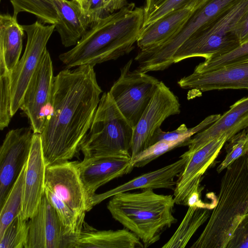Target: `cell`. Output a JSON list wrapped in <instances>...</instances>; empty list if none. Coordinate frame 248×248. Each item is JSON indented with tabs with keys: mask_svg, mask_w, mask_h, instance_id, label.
<instances>
[{
	"mask_svg": "<svg viewBox=\"0 0 248 248\" xmlns=\"http://www.w3.org/2000/svg\"></svg>",
	"mask_w": 248,
	"mask_h": 248,
	"instance_id": "f35d334b",
	"label": "cell"
},
{
	"mask_svg": "<svg viewBox=\"0 0 248 248\" xmlns=\"http://www.w3.org/2000/svg\"><path fill=\"white\" fill-rule=\"evenodd\" d=\"M143 21V8L128 3L89 28L59 59L70 69L115 60L134 49Z\"/></svg>",
	"mask_w": 248,
	"mask_h": 248,
	"instance_id": "7a4b0ae2",
	"label": "cell"
},
{
	"mask_svg": "<svg viewBox=\"0 0 248 248\" xmlns=\"http://www.w3.org/2000/svg\"><path fill=\"white\" fill-rule=\"evenodd\" d=\"M78 237L67 233L44 194L37 210L29 219L26 248H75Z\"/></svg>",
	"mask_w": 248,
	"mask_h": 248,
	"instance_id": "4fadbf2b",
	"label": "cell"
},
{
	"mask_svg": "<svg viewBox=\"0 0 248 248\" xmlns=\"http://www.w3.org/2000/svg\"><path fill=\"white\" fill-rule=\"evenodd\" d=\"M207 207L190 206L174 234L163 246V248H183L210 216Z\"/></svg>",
	"mask_w": 248,
	"mask_h": 248,
	"instance_id": "d4e9b609",
	"label": "cell"
},
{
	"mask_svg": "<svg viewBox=\"0 0 248 248\" xmlns=\"http://www.w3.org/2000/svg\"><path fill=\"white\" fill-rule=\"evenodd\" d=\"M29 233V220L20 214L10 223L0 237V248H26Z\"/></svg>",
	"mask_w": 248,
	"mask_h": 248,
	"instance_id": "f546056e",
	"label": "cell"
},
{
	"mask_svg": "<svg viewBox=\"0 0 248 248\" xmlns=\"http://www.w3.org/2000/svg\"><path fill=\"white\" fill-rule=\"evenodd\" d=\"M202 178L199 179L189 192L186 202V206L207 207L211 210L215 205L204 203L201 199L202 188L200 186Z\"/></svg>",
	"mask_w": 248,
	"mask_h": 248,
	"instance_id": "e575fe53",
	"label": "cell"
},
{
	"mask_svg": "<svg viewBox=\"0 0 248 248\" xmlns=\"http://www.w3.org/2000/svg\"><path fill=\"white\" fill-rule=\"evenodd\" d=\"M166 0H145L144 9V20L146 19L155 10Z\"/></svg>",
	"mask_w": 248,
	"mask_h": 248,
	"instance_id": "74e56055",
	"label": "cell"
},
{
	"mask_svg": "<svg viewBox=\"0 0 248 248\" xmlns=\"http://www.w3.org/2000/svg\"><path fill=\"white\" fill-rule=\"evenodd\" d=\"M13 16L21 12L34 15L44 24L54 25L62 44L75 46L89 29L87 20L72 0H10Z\"/></svg>",
	"mask_w": 248,
	"mask_h": 248,
	"instance_id": "52a82bcc",
	"label": "cell"
},
{
	"mask_svg": "<svg viewBox=\"0 0 248 248\" xmlns=\"http://www.w3.org/2000/svg\"><path fill=\"white\" fill-rule=\"evenodd\" d=\"M189 157L183 154L174 162L141 174L104 193L95 194L91 202L92 209L105 199L121 192L146 188L174 190L176 184L174 178L177 177L184 170Z\"/></svg>",
	"mask_w": 248,
	"mask_h": 248,
	"instance_id": "44dd1931",
	"label": "cell"
},
{
	"mask_svg": "<svg viewBox=\"0 0 248 248\" xmlns=\"http://www.w3.org/2000/svg\"><path fill=\"white\" fill-rule=\"evenodd\" d=\"M102 92L91 65L67 68L54 77L49 109L40 134L46 167L79 154Z\"/></svg>",
	"mask_w": 248,
	"mask_h": 248,
	"instance_id": "6da1fadb",
	"label": "cell"
},
{
	"mask_svg": "<svg viewBox=\"0 0 248 248\" xmlns=\"http://www.w3.org/2000/svg\"><path fill=\"white\" fill-rule=\"evenodd\" d=\"M78 6L90 28L98 21L120 10L127 0H72Z\"/></svg>",
	"mask_w": 248,
	"mask_h": 248,
	"instance_id": "4316f807",
	"label": "cell"
},
{
	"mask_svg": "<svg viewBox=\"0 0 248 248\" xmlns=\"http://www.w3.org/2000/svg\"><path fill=\"white\" fill-rule=\"evenodd\" d=\"M184 89L202 92L223 89L248 91V61L204 72H194L178 81Z\"/></svg>",
	"mask_w": 248,
	"mask_h": 248,
	"instance_id": "e0dca14e",
	"label": "cell"
},
{
	"mask_svg": "<svg viewBox=\"0 0 248 248\" xmlns=\"http://www.w3.org/2000/svg\"><path fill=\"white\" fill-rule=\"evenodd\" d=\"M54 76L46 49L28 85L20 108L28 117L34 133L41 134L48 114Z\"/></svg>",
	"mask_w": 248,
	"mask_h": 248,
	"instance_id": "8fae6325",
	"label": "cell"
},
{
	"mask_svg": "<svg viewBox=\"0 0 248 248\" xmlns=\"http://www.w3.org/2000/svg\"><path fill=\"white\" fill-rule=\"evenodd\" d=\"M236 233L244 247L248 248V213L240 222L236 229Z\"/></svg>",
	"mask_w": 248,
	"mask_h": 248,
	"instance_id": "d590c367",
	"label": "cell"
},
{
	"mask_svg": "<svg viewBox=\"0 0 248 248\" xmlns=\"http://www.w3.org/2000/svg\"><path fill=\"white\" fill-rule=\"evenodd\" d=\"M236 31L240 44L248 41V13L238 26Z\"/></svg>",
	"mask_w": 248,
	"mask_h": 248,
	"instance_id": "8d00e7d4",
	"label": "cell"
},
{
	"mask_svg": "<svg viewBox=\"0 0 248 248\" xmlns=\"http://www.w3.org/2000/svg\"><path fill=\"white\" fill-rule=\"evenodd\" d=\"M45 194L54 208L67 233L78 235L84 219L78 217L62 200L46 186L45 188Z\"/></svg>",
	"mask_w": 248,
	"mask_h": 248,
	"instance_id": "83f0119b",
	"label": "cell"
},
{
	"mask_svg": "<svg viewBox=\"0 0 248 248\" xmlns=\"http://www.w3.org/2000/svg\"><path fill=\"white\" fill-rule=\"evenodd\" d=\"M143 248L140 238L127 229L98 230L85 221L75 245V248Z\"/></svg>",
	"mask_w": 248,
	"mask_h": 248,
	"instance_id": "603a6c76",
	"label": "cell"
},
{
	"mask_svg": "<svg viewBox=\"0 0 248 248\" xmlns=\"http://www.w3.org/2000/svg\"><path fill=\"white\" fill-rule=\"evenodd\" d=\"M133 135V127L120 111L109 93H105L100 98L80 151L84 157H131Z\"/></svg>",
	"mask_w": 248,
	"mask_h": 248,
	"instance_id": "8992f818",
	"label": "cell"
},
{
	"mask_svg": "<svg viewBox=\"0 0 248 248\" xmlns=\"http://www.w3.org/2000/svg\"><path fill=\"white\" fill-rule=\"evenodd\" d=\"M226 147V155L217 169L220 173L235 160L248 153V133L244 129L231 138Z\"/></svg>",
	"mask_w": 248,
	"mask_h": 248,
	"instance_id": "1f68e13d",
	"label": "cell"
},
{
	"mask_svg": "<svg viewBox=\"0 0 248 248\" xmlns=\"http://www.w3.org/2000/svg\"><path fill=\"white\" fill-rule=\"evenodd\" d=\"M248 61V41L225 54L205 61L197 65L195 72L212 71L222 67Z\"/></svg>",
	"mask_w": 248,
	"mask_h": 248,
	"instance_id": "f1b7e54d",
	"label": "cell"
},
{
	"mask_svg": "<svg viewBox=\"0 0 248 248\" xmlns=\"http://www.w3.org/2000/svg\"><path fill=\"white\" fill-rule=\"evenodd\" d=\"M180 113L178 97L160 81L151 101L133 128L131 161L152 145L155 133L167 118Z\"/></svg>",
	"mask_w": 248,
	"mask_h": 248,
	"instance_id": "30bf717a",
	"label": "cell"
},
{
	"mask_svg": "<svg viewBox=\"0 0 248 248\" xmlns=\"http://www.w3.org/2000/svg\"><path fill=\"white\" fill-rule=\"evenodd\" d=\"M229 139L227 134H223L189 156L173 190L175 204L186 206V198L194 185L213 164Z\"/></svg>",
	"mask_w": 248,
	"mask_h": 248,
	"instance_id": "ac0fdd59",
	"label": "cell"
},
{
	"mask_svg": "<svg viewBox=\"0 0 248 248\" xmlns=\"http://www.w3.org/2000/svg\"><path fill=\"white\" fill-rule=\"evenodd\" d=\"M188 140H180L172 141L159 140L137 155L131 161L132 167L133 169L143 167L175 148L187 146Z\"/></svg>",
	"mask_w": 248,
	"mask_h": 248,
	"instance_id": "4dcf8cb0",
	"label": "cell"
},
{
	"mask_svg": "<svg viewBox=\"0 0 248 248\" xmlns=\"http://www.w3.org/2000/svg\"><path fill=\"white\" fill-rule=\"evenodd\" d=\"M204 0H166L146 19L144 20L141 28L154 22L165 15L195 1Z\"/></svg>",
	"mask_w": 248,
	"mask_h": 248,
	"instance_id": "836d02e7",
	"label": "cell"
},
{
	"mask_svg": "<svg viewBox=\"0 0 248 248\" xmlns=\"http://www.w3.org/2000/svg\"><path fill=\"white\" fill-rule=\"evenodd\" d=\"M248 13V0H240L190 36L173 57L176 63L186 59L207 60L225 54L240 43L237 28Z\"/></svg>",
	"mask_w": 248,
	"mask_h": 248,
	"instance_id": "5b68a950",
	"label": "cell"
},
{
	"mask_svg": "<svg viewBox=\"0 0 248 248\" xmlns=\"http://www.w3.org/2000/svg\"><path fill=\"white\" fill-rule=\"evenodd\" d=\"M24 32L16 16L8 13L0 15V67L10 73L20 60Z\"/></svg>",
	"mask_w": 248,
	"mask_h": 248,
	"instance_id": "cb8c5ba5",
	"label": "cell"
},
{
	"mask_svg": "<svg viewBox=\"0 0 248 248\" xmlns=\"http://www.w3.org/2000/svg\"><path fill=\"white\" fill-rule=\"evenodd\" d=\"M27 34L25 50L11 73V110L13 116L20 108L24 93L55 29L54 25H45L39 20L22 25Z\"/></svg>",
	"mask_w": 248,
	"mask_h": 248,
	"instance_id": "9c48e42d",
	"label": "cell"
},
{
	"mask_svg": "<svg viewBox=\"0 0 248 248\" xmlns=\"http://www.w3.org/2000/svg\"><path fill=\"white\" fill-rule=\"evenodd\" d=\"M27 163L12 186L3 204L0 207V237L10 223L20 213Z\"/></svg>",
	"mask_w": 248,
	"mask_h": 248,
	"instance_id": "484cf974",
	"label": "cell"
},
{
	"mask_svg": "<svg viewBox=\"0 0 248 248\" xmlns=\"http://www.w3.org/2000/svg\"></svg>",
	"mask_w": 248,
	"mask_h": 248,
	"instance_id": "ab89813d",
	"label": "cell"
},
{
	"mask_svg": "<svg viewBox=\"0 0 248 248\" xmlns=\"http://www.w3.org/2000/svg\"><path fill=\"white\" fill-rule=\"evenodd\" d=\"M45 186L51 190L79 218L89 211V199L80 179L77 161L47 166Z\"/></svg>",
	"mask_w": 248,
	"mask_h": 248,
	"instance_id": "5bb4252c",
	"label": "cell"
},
{
	"mask_svg": "<svg viewBox=\"0 0 248 248\" xmlns=\"http://www.w3.org/2000/svg\"><path fill=\"white\" fill-rule=\"evenodd\" d=\"M34 133L30 127L10 130L0 148V207L27 163Z\"/></svg>",
	"mask_w": 248,
	"mask_h": 248,
	"instance_id": "7c38bea8",
	"label": "cell"
},
{
	"mask_svg": "<svg viewBox=\"0 0 248 248\" xmlns=\"http://www.w3.org/2000/svg\"><path fill=\"white\" fill-rule=\"evenodd\" d=\"M239 0H205L171 38L154 48L156 58L163 63L171 64L175 52L190 36Z\"/></svg>",
	"mask_w": 248,
	"mask_h": 248,
	"instance_id": "9a60e30c",
	"label": "cell"
},
{
	"mask_svg": "<svg viewBox=\"0 0 248 248\" xmlns=\"http://www.w3.org/2000/svg\"><path fill=\"white\" fill-rule=\"evenodd\" d=\"M216 204L204 230L191 248H226L237 226L248 213V155L226 169Z\"/></svg>",
	"mask_w": 248,
	"mask_h": 248,
	"instance_id": "3957f363",
	"label": "cell"
},
{
	"mask_svg": "<svg viewBox=\"0 0 248 248\" xmlns=\"http://www.w3.org/2000/svg\"><path fill=\"white\" fill-rule=\"evenodd\" d=\"M46 166L40 134L34 133L27 161L24 185L21 217L29 220L37 210L45 194Z\"/></svg>",
	"mask_w": 248,
	"mask_h": 248,
	"instance_id": "d6986e66",
	"label": "cell"
},
{
	"mask_svg": "<svg viewBox=\"0 0 248 248\" xmlns=\"http://www.w3.org/2000/svg\"><path fill=\"white\" fill-rule=\"evenodd\" d=\"M132 60L120 69V75L108 92L116 106L134 127L151 101L160 82L137 69L131 71Z\"/></svg>",
	"mask_w": 248,
	"mask_h": 248,
	"instance_id": "ba28073f",
	"label": "cell"
},
{
	"mask_svg": "<svg viewBox=\"0 0 248 248\" xmlns=\"http://www.w3.org/2000/svg\"><path fill=\"white\" fill-rule=\"evenodd\" d=\"M0 129L2 130L9 125L12 115L11 110V73L0 69Z\"/></svg>",
	"mask_w": 248,
	"mask_h": 248,
	"instance_id": "d6a6232c",
	"label": "cell"
},
{
	"mask_svg": "<svg viewBox=\"0 0 248 248\" xmlns=\"http://www.w3.org/2000/svg\"><path fill=\"white\" fill-rule=\"evenodd\" d=\"M248 127V97H246L235 102L207 128L191 137L187 141L188 150L184 154L189 156L223 134H227L230 139Z\"/></svg>",
	"mask_w": 248,
	"mask_h": 248,
	"instance_id": "ffe728a7",
	"label": "cell"
},
{
	"mask_svg": "<svg viewBox=\"0 0 248 248\" xmlns=\"http://www.w3.org/2000/svg\"><path fill=\"white\" fill-rule=\"evenodd\" d=\"M80 179L87 193L89 209L97 189L111 180L131 172L130 156L124 155L98 156L84 157L77 161Z\"/></svg>",
	"mask_w": 248,
	"mask_h": 248,
	"instance_id": "2e32d148",
	"label": "cell"
},
{
	"mask_svg": "<svg viewBox=\"0 0 248 248\" xmlns=\"http://www.w3.org/2000/svg\"><path fill=\"white\" fill-rule=\"evenodd\" d=\"M204 0L193 1L141 28L137 41L140 50L156 47L169 40L179 31L192 12Z\"/></svg>",
	"mask_w": 248,
	"mask_h": 248,
	"instance_id": "7402d4cb",
	"label": "cell"
},
{
	"mask_svg": "<svg viewBox=\"0 0 248 248\" xmlns=\"http://www.w3.org/2000/svg\"><path fill=\"white\" fill-rule=\"evenodd\" d=\"M142 190L114 195L107 208L113 218L135 234L145 248L157 242L177 219L173 214V195L159 194L151 188Z\"/></svg>",
	"mask_w": 248,
	"mask_h": 248,
	"instance_id": "277c9868",
	"label": "cell"
}]
</instances>
